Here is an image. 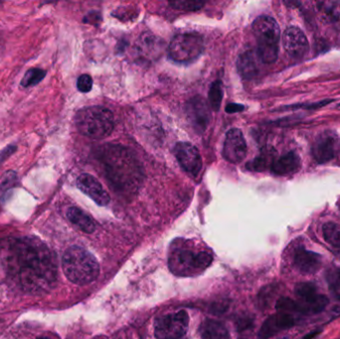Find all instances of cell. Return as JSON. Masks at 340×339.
<instances>
[{
	"instance_id": "277c9868",
	"label": "cell",
	"mask_w": 340,
	"mask_h": 339,
	"mask_svg": "<svg viewBox=\"0 0 340 339\" xmlns=\"http://www.w3.org/2000/svg\"><path fill=\"white\" fill-rule=\"evenodd\" d=\"M213 262L211 253L190 247L188 243H176L171 248L168 265L172 274L191 277L203 273Z\"/></svg>"
},
{
	"instance_id": "7402d4cb",
	"label": "cell",
	"mask_w": 340,
	"mask_h": 339,
	"mask_svg": "<svg viewBox=\"0 0 340 339\" xmlns=\"http://www.w3.org/2000/svg\"><path fill=\"white\" fill-rule=\"evenodd\" d=\"M274 161V151L264 150L258 157L247 164V168L252 171H264L271 167Z\"/></svg>"
},
{
	"instance_id": "5b68a950",
	"label": "cell",
	"mask_w": 340,
	"mask_h": 339,
	"mask_svg": "<svg viewBox=\"0 0 340 339\" xmlns=\"http://www.w3.org/2000/svg\"><path fill=\"white\" fill-rule=\"evenodd\" d=\"M75 123L79 132L93 139H101L109 136L114 128L112 112L100 106L80 110L76 114Z\"/></svg>"
},
{
	"instance_id": "2e32d148",
	"label": "cell",
	"mask_w": 340,
	"mask_h": 339,
	"mask_svg": "<svg viewBox=\"0 0 340 339\" xmlns=\"http://www.w3.org/2000/svg\"><path fill=\"white\" fill-rule=\"evenodd\" d=\"M336 136L333 132H324L315 139L311 153L315 161L320 164L330 161L335 156Z\"/></svg>"
},
{
	"instance_id": "8992f818",
	"label": "cell",
	"mask_w": 340,
	"mask_h": 339,
	"mask_svg": "<svg viewBox=\"0 0 340 339\" xmlns=\"http://www.w3.org/2000/svg\"><path fill=\"white\" fill-rule=\"evenodd\" d=\"M253 32L257 39L260 59L266 64L274 63L279 54L281 30L278 22L266 15L259 16L253 23Z\"/></svg>"
},
{
	"instance_id": "1f68e13d",
	"label": "cell",
	"mask_w": 340,
	"mask_h": 339,
	"mask_svg": "<svg viewBox=\"0 0 340 339\" xmlns=\"http://www.w3.org/2000/svg\"><path fill=\"white\" fill-rule=\"evenodd\" d=\"M321 332H322V329H321V328H320V329H315V330H313V331L307 333L306 335H304V336L302 337V339H313L315 336L320 335Z\"/></svg>"
},
{
	"instance_id": "30bf717a",
	"label": "cell",
	"mask_w": 340,
	"mask_h": 339,
	"mask_svg": "<svg viewBox=\"0 0 340 339\" xmlns=\"http://www.w3.org/2000/svg\"><path fill=\"white\" fill-rule=\"evenodd\" d=\"M173 152L183 170L194 176L199 174L202 170V158L196 147L189 142H178Z\"/></svg>"
},
{
	"instance_id": "603a6c76",
	"label": "cell",
	"mask_w": 340,
	"mask_h": 339,
	"mask_svg": "<svg viewBox=\"0 0 340 339\" xmlns=\"http://www.w3.org/2000/svg\"><path fill=\"white\" fill-rule=\"evenodd\" d=\"M323 238L329 245L340 249V225L335 222H327L322 226Z\"/></svg>"
},
{
	"instance_id": "ffe728a7",
	"label": "cell",
	"mask_w": 340,
	"mask_h": 339,
	"mask_svg": "<svg viewBox=\"0 0 340 339\" xmlns=\"http://www.w3.org/2000/svg\"><path fill=\"white\" fill-rule=\"evenodd\" d=\"M200 334L203 339H230L226 326L214 320H205L201 323Z\"/></svg>"
},
{
	"instance_id": "9c48e42d",
	"label": "cell",
	"mask_w": 340,
	"mask_h": 339,
	"mask_svg": "<svg viewBox=\"0 0 340 339\" xmlns=\"http://www.w3.org/2000/svg\"><path fill=\"white\" fill-rule=\"evenodd\" d=\"M188 326V313L179 310L156 319L154 335L157 339H180L186 334Z\"/></svg>"
},
{
	"instance_id": "7c38bea8",
	"label": "cell",
	"mask_w": 340,
	"mask_h": 339,
	"mask_svg": "<svg viewBox=\"0 0 340 339\" xmlns=\"http://www.w3.org/2000/svg\"><path fill=\"white\" fill-rule=\"evenodd\" d=\"M283 45L286 53L296 59H302L309 48L307 38L302 30L296 26H290L285 29L283 34Z\"/></svg>"
},
{
	"instance_id": "52a82bcc",
	"label": "cell",
	"mask_w": 340,
	"mask_h": 339,
	"mask_svg": "<svg viewBox=\"0 0 340 339\" xmlns=\"http://www.w3.org/2000/svg\"><path fill=\"white\" fill-rule=\"evenodd\" d=\"M203 39L196 33H182L172 39L168 47L169 57L177 63H189L203 52Z\"/></svg>"
},
{
	"instance_id": "484cf974",
	"label": "cell",
	"mask_w": 340,
	"mask_h": 339,
	"mask_svg": "<svg viewBox=\"0 0 340 339\" xmlns=\"http://www.w3.org/2000/svg\"><path fill=\"white\" fill-rule=\"evenodd\" d=\"M204 2L202 1H172L169 2V5L178 10H184V11H196L201 9L204 6Z\"/></svg>"
},
{
	"instance_id": "4fadbf2b",
	"label": "cell",
	"mask_w": 340,
	"mask_h": 339,
	"mask_svg": "<svg viewBox=\"0 0 340 339\" xmlns=\"http://www.w3.org/2000/svg\"><path fill=\"white\" fill-rule=\"evenodd\" d=\"M77 187L100 206H106L111 201L109 193L103 187L100 181L89 173H83L78 177Z\"/></svg>"
},
{
	"instance_id": "d4e9b609",
	"label": "cell",
	"mask_w": 340,
	"mask_h": 339,
	"mask_svg": "<svg viewBox=\"0 0 340 339\" xmlns=\"http://www.w3.org/2000/svg\"><path fill=\"white\" fill-rule=\"evenodd\" d=\"M223 99V89L221 81H216L212 84L209 90V102L212 109L218 112L221 107V102Z\"/></svg>"
},
{
	"instance_id": "83f0119b",
	"label": "cell",
	"mask_w": 340,
	"mask_h": 339,
	"mask_svg": "<svg viewBox=\"0 0 340 339\" xmlns=\"http://www.w3.org/2000/svg\"><path fill=\"white\" fill-rule=\"evenodd\" d=\"M77 88L82 93H89L93 88L92 77L88 74L80 76L77 81Z\"/></svg>"
},
{
	"instance_id": "4dcf8cb0",
	"label": "cell",
	"mask_w": 340,
	"mask_h": 339,
	"mask_svg": "<svg viewBox=\"0 0 340 339\" xmlns=\"http://www.w3.org/2000/svg\"><path fill=\"white\" fill-rule=\"evenodd\" d=\"M244 106L239 104H229L226 107V112L228 113H239L244 110Z\"/></svg>"
},
{
	"instance_id": "f1b7e54d",
	"label": "cell",
	"mask_w": 340,
	"mask_h": 339,
	"mask_svg": "<svg viewBox=\"0 0 340 339\" xmlns=\"http://www.w3.org/2000/svg\"><path fill=\"white\" fill-rule=\"evenodd\" d=\"M16 179L17 176L14 171H8L7 173H5L2 179L0 180V193L4 192L6 189L12 187L15 184Z\"/></svg>"
},
{
	"instance_id": "836d02e7",
	"label": "cell",
	"mask_w": 340,
	"mask_h": 339,
	"mask_svg": "<svg viewBox=\"0 0 340 339\" xmlns=\"http://www.w3.org/2000/svg\"><path fill=\"white\" fill-rule=\"evenodd\" d=\"M338 256H339V259H340V251H339V254H338Z\"/></svg>"
},
{
	"instance_id": "cb8c5ba5",
	"label": "cell",
	"mask_w": 340,
	"mask_h": 339,
	"mask_svg": "<svg viewBox=\"0 0 340 339\" xmlns=\"http://www.w3.org/2000/svg\"><path fill=\"white\" fill-rule=\"evenodd\" d=\"M46 71L42 70V69H38V68H32L29 69L24 77L21 80V87L23 88H29V87H33L38 85L45 77H46Z\"/></svg>"
},
{
	"instance_id": "3957f363",
	"label": "cell",
	"mask_w": 340,
	"mask_h": 339,
	"mask_svg": "<svg viewBox=\"0 0 340 339\" xmlns=\"http://www.w3.org/2000/svg\"><path fill=\"white\" fill-rule=\"evenodd\" d=\"M62 268L66 278L72 283L85 285L93 283L99 277L100 264L86 249L72 246L62 257Z\"/></svg>"
},
{
	"instance_id": "ba28073f",
	"label": "cell",
	"mask_w": 340,
	"mask_h": 339,
	"mask_svg": "<svg viewBox=\"0 0 340 339\" xmlns=\"http://www.w3.org/2000/svg\"><path fill=\"white\" fill-rule=\"evenodd\" d=\"M295 295L298 299L296 301L298 313L303 316L321 313L329 304L328 298L319 294L317 285L310 282L297 283Z\"/></svg>"
},
{
	"instance_id": "8fae6325",
	"label": "cell",
	"mask_w": 340,
	"mask_h": 339,
	"mask_svg": "<svg viewBox=\"0 0 340 339\" xmlns=\"http://www.w3.org/2000/svg\"><path fill=\"white\" fill-rule=\"evenodd\" d=\"M247 155L245 137L239 129L227 132L223 147V156L230 163H240Z\"/></svg>"
},
{
	"instance_id": "5bb4252c",
	"label": "cell",
	"mask_w": 340,
	"mask_h": 339,
	"mask_svg": "<svg viewBox=\"0 0 340 339\" xmlns=\"http://www.w3.org/2000/svg\"><path fill=\"white\" fill-rule=\"evenodd\" d=\"M322 257L320 254L308 251L304 246H298L294 252V265L302 275H313L320 271Z\"/></svg>"
},
{
	"instance_id": "d6a6232c",
	"label": "cell",
	"mask_w": 340,
	"mask_h": 339,
	"mask_svg": "<svg viewBox=\"0 0 340 339\" xmlns=\"http://www.w3.org/2000/svg\"><path fill=\"white\" fill-rule=\"evenodd\" d=\"M37 339H47V338H45V337H40V338H37Z\"/></svg>"
},
{
	"instance_id": "e0dca14e",
	"label": "cell",
	"mask_w": 340,
	"mask_h": 339,
	"mask_svg": "<svg viewBox=\"0 0 340 339\" xmlns=\"http://www.w3.org/2000/svg\"><path fill=\"white\" fill-rule=\"evenodd\" d=\"M302 167V161L300 156L295 151H289L281 157L275 159L271 170L276 175H289L298 172Z\"/></svg>"
},
{
	"instance_id": "7a4b0ae2",
	"label": "cell",
	"mask_w": 340,
	"mask_h": 339,
	"mask_svg": "<svg viewBox=\"0 0 340 339\" xmlns=\"http://www.w3.org/2000/svg\"><path fill=\"white\" fill-rule=\"evenodd\" d=\"M105 151L103 162L113 184L120 189L137 188L141 173L132 153L120 147H111Z\"/></svg>"
},
{
	"instance_id": "e575fe53",
	"label": "cell",
	"mask_w": 340,
	"mask_h": 339,
	"mask_svg": "<svg viewBox=\"0 0 340 339\" xmlns=\"http://www.w3.org/2000/svg\"><path fill=\"white\" fill-rule=\"evenodd\" d=\"M338 109H339V110H340V105H339V106H338Z\"/></svg>"
},
{
	"instance_id": "d6986e66",
	"label": "cell",
	"mask_w": 340,
	"mask_h": 339,
	"mask_svg": "<svg viewBox=\"0 0 340 339\" xmlns=\"http://www.w3.org/2000/svg\"><path fill=\"white\" fill-rule=\"evenodd\" d=\"M67 218L71 223L87 234L94 233L95 223L92 217L78 207H70L67 210Z\"/></svg>"
},
{
	"instance_id": "6da1fadb",
	"label": "cell",
	"mask_w": 340,
	"mask_h": 339,
	"mask_svg": "<svg viewBox=\"0 0 340 339\" xmlns=\"http://www.w3.org/2000/svg\"><path fill=\"white\" fill-rule=\"evenodd\" d=\"M1 243L5 247L4 261L8 270L24 287L38 290L56 282L55 257L43 243L31 238L6 239Z\"/></svg>"
},
{
	"instance_id": "44dd1931",
	"label": "cell",
	"mask_w": 340,
	"mask_h": 339,
	"mask_svg": "<svg viewBox=\"0 0 340 339\" xmlns=\"http://www.w3.org/2000/svg\"><path fill=\"white\" fill-rule=\"evenodd\" d=\"M237 66L241 76L247 79L252 78L258 72L257 57L254 54V52L248 51L239 57Z\"/></svg>"
},
{
	"instance_id": "4316f807",
	"label": "cell",
	"mask_w": 340,
	"mask_h": 339,
	"mask_svg": "<svg viewBox=\"0 0 340 339\" xmlns=\"http://www.w3.org/2000/svg\"><path fill=\"white\" fill-rule=\"evenodd\" d=\"M327 281L332 295L340 301V270H332L327 276Z\"/></svg>"
},
{
	"instance_id": "f546056e",
	"label": "cell",
	"mask_w": 340,
	"mask_h": 339,
	"mask_svg": "<svg viewBox=\"0 0 340 339\" xmlns=\"http://www.w3.org/2000/svg\"><path fill=\"white\" fill-rule=\"evenodd\" d=\"M16 151V147L15 146H10L8 148H6L4 151H0V162L4 159H6L8 156H10L12 153H14Z\"/></svg>"
},
{
	"instance_id": "9a60e30c",
	"label": "cell",
	"mask_w": 340,
	"mask_h": 339,
	"mask_svg": "<svg viewBox=\"0 0 340 339\" xmlns=\"http://www.w3.org/2000/svg\"><path fill=\"white\" fill-rule=\"evenodd\" d=\"M297 322L294 314L278 311L277 313L269 317L264 321L260 331V339H269L279 332L293 327Z\"/></svg>"
},
{
	"instance_id": "ac0fdd59",
	"label": "cell",
	"mask_w": 340,
	"mask_h": 339,
	"mask_svg": "<svg viewBox=\"0 0 340 339\" xmlns=\"http://www.w3.org/2000/svg\"><path fill=\"white\" fill-rule=\"evenodd\" d=\"M189 118L192 120L194 127L204 131L207 128L211 114L205 101L200 98L193 99L188 104Z\"/></svg>"
}]
</instances>
